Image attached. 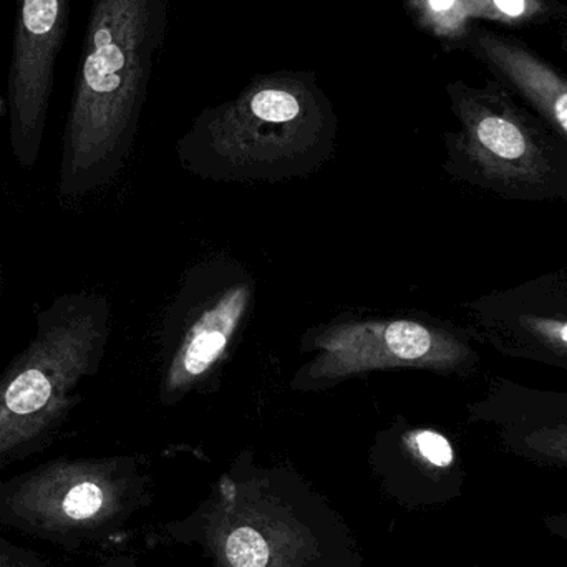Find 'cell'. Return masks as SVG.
Masks as SVG:
<instances>
[{"mask_svg": "<svg viewBox=\"0 0 567 567\" xmlns=\"http://www.w3.org/2000/svg\"><path fill=\"white\" fill-rule=\"evenodd\" d=\"M429 9L435 16H463L462 0H429Z\"/></svg>", "mask_w": 567, "mask_h": 567, "instance_id": "2e32d148", "label": "cell"}, {"mask_svg": "<svg viewBox=\"0 0 567 567\" xmlns=\"http://www.w3.org/2000/svg\"><path fill=\"white\" fill-rule=\"evenodd\" d=\"M545 526L553 536L567 543V513L546 516Z\"/></svg>", "mask_w": 567, "mask_h": 567, "instance_id": "e0dca14e", "label": "cell"}, {"mask_svg": "<svg viewBox=\"0 0 567 567\" xmlns=\"http://www.w3.org/2000/svg\"><path fill=\"white\" fill-rule=\"evenodd\" d=\"M370 466L382 492L403 508H435L462 495L455 449L436 430L393 423L377 436Z\"/></svg>", "mask_w": 567, "mask_h": 567, "instance_id": "9c48e42d", "label": "cell"}, {"mask_svg": "<svg viewBox=\"0 0 567 567\" xmlns=\"http://www.w3.org/2000/svg\"><path fill=\"white\" fill-rule=\"evenodd\" d=\"M522 326L551 349L567 355V320L549 317H522Z\"/></svg>", "mask_w": 567, "mask_h": 567, "instance_id": "5bb4252c", "label": "cell"}, {"mask_svg": "<svg viewBox=\"0 0 567 567\" xmlns=\"http://www.w3.org/2000/svg\"><path fill=\"white\" fill-rule=\"evenodd\" d=\"M112 330L103 293H60L37 310L29 343L0 373V472L45 452L102 369Z\"/></svg>", "mask_w": 567, "mask_h": 567, "instance_id": "277c9868", "label": "cell"}, {"mask_svg": "<svg viewBox=\"0 0 567 567\" xmlns=\"http://www.w3.org/2000/svg\"><path fill=\"white\" fill-rule=\"evenodd\" d=\"M473 50L567 140V80L522 43L480 30Z\"/></svg>", "mask_w": 567, "mask_h": 567, "instance_id": "8fae6325", "label": "cell"}, {"mask_svg": "<svg viewBox=\"0 0 567 567\" xmlns=\"http://www.w3.org/2000/svg\"><path fill=\"white\" fill-rule=\"evenodd\" d=\"M255 292V279L231 259H215L189 272L163 322V405H176L218 375L248 322Z\"/></svg>", "mask_w": 567, "mask_h": 567, "instance_id": "8992f818", "label": "cell"}, {"mask_svg": "<svg viewBox=\"0 0 567 567\" xmlns=\"http://www.w3.org/2000/svg\"><path fill=\"white\" fill-rule=\"evenodd\" d=\"M465 16L489 17V19L519 22L532 19L543 10L542 0H462Z\"/></svg>", "mask_w": 567, "mask_h": 567, "instance_id": "4fadbf2b", "label": "cell"}, {"mask_svg": "<svg viewBox=\"0 0 567 567\" xmlns=\"http://www.w3.org/2000/svg\"><path fill=\"white\" fill-rule=\"evenodd\" d=\"M516 450L538 462L567 468V422L543 425L523 433L515 442Z\"/></svg>", "mask_w": 567, "mask_h": 567, "instance_id": "7c38bea8", "label": "cell"}, {"mask_svg": "<svg viewBox=\"0 0 567 567\" xmlns=\"http://www.w3.org/2000/svg\"><path fill=\"white\" fill-rule=\"evenodd\" d=\"M99 567H150L143 565L138 558L132 555H112L106 556L100 561Z\"/></svg>", "mask_w": 567, "mask_h": 567, "instance_id": "ac0fdd59", "label": "cell"}, {"mask_svg": "<svg viewBox=\"0 0 567 567\" xmlns=\"http://www.w3.org/2000/svg\"><path fill=\"white\" fill-rule=\"evenodd\" d=\"M168 22V0H93L63 128L60 198H85L125 168Z\"/></svg>", "mask_w": 567, "mask_h": 567, "instance_id": "7a4b0ae2", "label": "cell"}, {"mask_svg": "<svg viewBox=\"0 0 567 567\" xmlns=\"http://www.w3.org/2000/svg\"><path fill=\"white\" fill-rule=\"evenodd\" d=\"M303 352H316L293 375L297 392H322L373 370L429 369L445 372L468 359V347L446 330L412 317L333 320L303 336Z\"/></svg>", "mask_w": 567, "mask_h": 567, "instance_id": "52a82bcc", "label": "cell"}, {"mask_svg": "<svg viewBox=\"0 0 567 567\" xmlns=\"http://www.w3.org/2000/svg\"><path fill=\"white\" fill-rule=\"evenodd\" d=\"M150 545L193 546L213 567H362L350 526L293 470L249 450L183 518L159 523Z\"/></svg>", "mask_w": 567, "mask_h": 567, "instance_id": "6da1fadb", "label": "cell"}, {"mask_svg": "<svg viewBox=\"0 0 567 567\" xmlns=\"http://www.w3.org/2000/svg\"><path fill=\"white\" fill-rule=\"evenodd\" d=\"M152 503L142 456H60L0 482V526L82 553L109 545Z\"/></svg>", "mask_w": 567, "mask_h": 567, "instance_id": "5b68a950", "label": "cell"}, {"mask_svg": "<svg viewBox=\"0 0 567 567\" xmlns=\"http://www.w3.org/2000/svg\"><path fill=\"white\" fill-rule=\"evenodd\" d=\"M337 136L339 118L316 73L278 70L203 110L176 143V155L203 179L275 183L322 168Z\"/></svg>", "mask_w": 567, "mask_h": 567, "instance_id": "3957f363", "label": "cell"}, {"mask_svg": "<svg viewBox=\"0 0 567 567\" xmlns=\"http://www.w3.org/2000/svg\"><path fill=\"white\" fill-rule=\"evenodd\" d=\"M69 19L70 0H16L7 109L10 152L23 169H32L42 152Z\"/></svg>", "mask_w": 567, "mask_h": 567, "instance_id": "ba28073f", "label": "cell"}, {"mask_svg": "<svg viewBox=\"0 0 567 567\" xmlns=\"http://www.w3.org/2000/svg\"><path fill=\"white\" fill-rule=\"evenodd\" d=\"M0 567H53L37 553L0 538Z\"/></svg>", "mask_w": 567, "mask_h": 567, "instance_id": "9a60e30c", "label": "cell"}, {"mask_svg": "<svg viewBox=\"0 0 567 567\" xmlns=\"http://www.w3.org/2000/svg\"><path fill=\"white\" fill-rule=\"evenodd\" d=\"M3 290H6V276H3V272H0V300H2Z\"/></svg>", "mask_w": 567, "mask_h": 567, "instance_id": "d6986e66", "label": "cell"}, {"mask_svg": "<svg viewBox=\"0 0 567 567\" xmlns=\"http://www.w3.org/2000/svg\"><path fill=\"white\" fill-rule=\"evenodd\" d=\"M449 93L463 125L460 145L472 162L495 175L535 172L539 152L533 136L496 93L460 82L450 85Z\"/></svg>", "mask_w": 567, "mask_h": 567, "instance_id": "30bf717a", "label": "cell"}]
</instances>
